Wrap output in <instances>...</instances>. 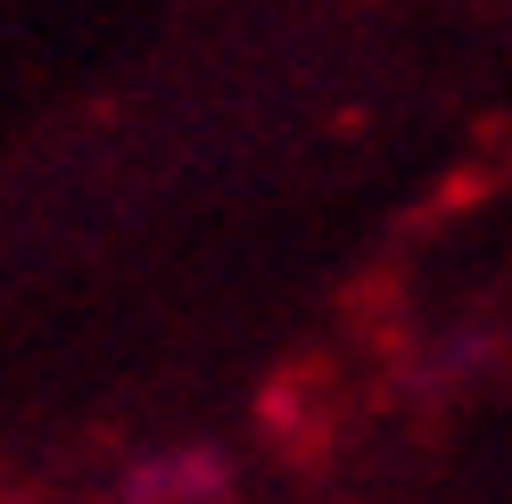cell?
Here are the masks:
<instances>
[{"mask_svg":"<svg viewBox=\"0 0 512 504\" xmlns=\"http://www.w3.org/2000/svg\"><path fill=\"white\" fill-rule=\"evenodd\" d=\"M133 504H215L223 496V463L215 455H157L149 471H133Z\"/></svg>","mask_w":512,"mask_h":504,"instance_id":"cell-1","label":"cell"}]
</instances>
